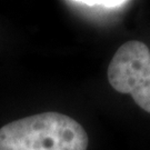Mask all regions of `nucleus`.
I'll return each mask as SVG.
<instances>
[{
	"mask_svg": "<svg viewBox=\"0 0 150 150\" xmlns=\"http://www.w3.org/2000/svg\"><path fill=\"white\" fill-rule=\"evenodd\" d=\"M85 128L64 113L47 111L0 128V150H87Z\"/></svg>",
	"mask_w": 150,
	"mask_h": 150,
	"instance_id": "1",
	"label": "nucleus"
},
{
	"mask_svg": "<svg viewBox=\"0 0 150 150\" xmlns=\"http://www.w3.org/2000/svg\"><path fill=\"white\" fill-rule=\"evenodd\" d=\"M69 5L83 9H92V10L101 11H115L120 10L123 7L129 5V1L122 0H80V1H69Z\"/></svg>",
	"mask_w": 150,
	"mask_h": 150,
	"instance_id": "3",
	"label": "nucleus"
},
{
	"mask_svg": "<svg viewBox=\"0 0 150 150\" xmlns=\"http://www.w3.org/2000/svg\"><path fill=\"white\" fill-rule=\"evenodd\" d=\"M110 86L128 93L150 113V50L139 40H129L113 54L107 71Z\"/></svg>",
	"mask_w": 150,
	"mask_h": 150,
	"instance_id": "2",
	"label": "nucleus"
}]
</instances>
